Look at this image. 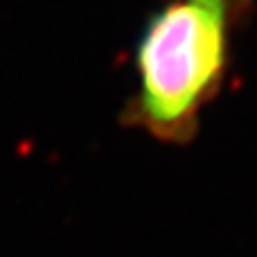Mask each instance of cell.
Segmentation results:
<instances>
[{
	"label": "cell",
	"instance_id": "obj_1",
	"mask_svg": "<svg viewBox=\"0 0 257 257\" xmlns=\"http://www.w3.org/2000/svg\"><path fill=\"white\" fill-rule=\"evenodd\" d=\"M250 12L253 0H167L151 14L136 45L138 84L120 124L163 145H190L221 93L235 32Z\"/></svg>",
	"mask_w": 257,
	"mask_h": 257
}]
</instances>
